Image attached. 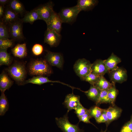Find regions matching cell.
Returning a JSON list of instances; mask_svg holds the SVG:
<instances>
[{
  "mask_svg": "<svg viewBox=\"0 0 132 132\" xmlns=\"http://www.w3.org/2000/svg\"><path fill=\"white\" fill-rule=\"evenodd\" d=\"M92 64L86 59L83 58L77 60L73 66L74 70L77 75L82 80L91 73Z\"/></svg>",
  "mask_w": 132,
  "mask_h": 132,
  "instance_id": "cell-3",
  "label": "cell"
},
{
  "mask_svg": "<svg viewBox=\"0 0 132 132\" xmlns=\"http://www.w3.org/2000/svg\"><path fill=\"white\" fill-rule=\"evenodd\" d=\"M109 72L104 62V60L97 59L92 64L91 73L100 76H104L105 74L108 73Z\"/></svg>",
  "mask_w": 132,
  "mask_h": 132,
  "instance_id": "cell-13",
  "label": "cell"
},
{
  "mask_svg": "<svg viewBox=\"0 0 132 132\" xmlns=\"http://www.w3.org/2000/svg\"><path fill=\"white\" fill-rule=\"evenodd\" d=\"M108 90H101L99 97L95 102L97 105L101 104L109 103L108 94Z\"/></svg>",
  "mask_w": 132,
  "mask_h": 132,
  "instance_id": "cell-29",
  "label": "cell"
},
{
  "mask_svg": "<svg viewBox=\"0 0 132 132\" xmlns=\"http://www.w3.org/2000/svg\"><path fill=\"white\" fill-rule=\"evenodd\" d=\"M96 121L98 123L105 122L106 124L107 123L108 121V119L106 115V109L100 116L96 120Z\"/></svg>",
  "mask_w": 132,
  "mask_h": 132,
  "instance_id": "cell-37",
  "label": "cell"
},
{
  "mask_svg": "<svg viewBox=\"0 0 132 132\" xmlns=\"http://www.w3.org/2000/svg\"><path fill=\"white\" fill-rule=\"evenodd\" d=\"M130 121L132 122V115L131 117V119Z\"/></svg>",
  "mask_w": 132,
  "mask_h": 132,
  "instance_id": "cell-41",
  "label": "cell"
},
{
  "mask_svg": "<svg viewBox=\"0 0 132 132\" xmlns=\"http://www.w3.org/2000/svg\"><path fill=\"white\" fill-rule=\"evenodd\" d=\"M18 15L9 6L5 10L2 22L5 23L10 24L18 20Z\"/></svg>",
  "mask_w": 132,
  "mask_h": 132,
  "instance_id": "cell-18",
  "label": "cell"
},
{
  "mask_svg": "<svg viewBox=\"0 0 132 132\" xmlns=\"http://www.w3.org/2000/svg\"><path fill=\"white\" fill-rule=\"evenodd\" d=\"M9 6L18 14L22 13L24 11V8L22 4L18 0L10 1Z\"/></svg>",
  "mask_w": 132,
  "mask_h": 132,
  "instance_id": "cell-25",
  "label": "cell"
},
{
  "mask_svg": "<svg viewBox=\"0 0 132 132\" xmlns=\"http://www.w3.org/2000/svg\"><path fill=\"white\" fill-rule=\"evenodd\" d=\"M61 39L60 34L55 31L47 29L44 35V42L51 47H55L59 44Z\"/></svg>",
  "mask_w": 132,
  "mask_h": 132,
  "instance_id": "cell-11",
  "label": "cell"
},
{
  "mask_svg": "<svg viewBox=\"0 0 132 132\" xmlns=\"http://www.w3.org/2000/svg\"><path fill=\"white\" fill-rule=\"evenodd\" d=\"M100 91L95 85H91L89 89L84 92L88 98L95 102L99 97Z\"/></svg>",
  "mask_w": 132,
  "mask_h": 132,
  "instance_id": "cell-23",
  "label": "cell"
},
{
  "mask_svg": "<svg viewBox=\"0 0 132 132\" xmlns=\"http://www.w3.org/2000/svg\"><path fill=\"white\" fill-rule=\"evenodd\" d=\"M10 1L8 0H0V4L4 6L5 5L9 2Z\"/></svg>",
  "mask_w": 132,
  "mask_h": 132,
  "instance_id": "cell-39",
  "label": "cell"
},
{
  "mask_svg": "<svg viewBox=\"0 0 132 132\" xmlns=\"http://www.w3.org/2000/svg\"><path fill=\"white\" fill-rule=\"evenodd\" d=\"M106 111L108 119V121L106 124L107 127L111 122L117 119L120 116L122 110L121 108L114 105L106 109Z\"/></svg>",
  "mask_w": 132,
  "mask_h": 132,
  "instance_id": "cell-14",
  "label": "cell"
},
{
  "mask_svg": "<svg viewBox=\"0 0 132 132\" xmlns=\"http://www.w3.org/2000/svg\"><path fill=\"white\" fill-rule=\"evenodd\" d=\"M7 49L0 48V65H9L12 62V58L7 51Z\"/></svg>",
  "mask_w": 132,
  "mask_h": 132,
  "instance_id": "cell-24",
  "label": "cell"
},
{
  "mask_svg": "<svg viewBox=\"0 0 132 132\" xmlns=\"http://www.w3.org/2000/svg\"><path fill=\"white\" fill-rule=\"evenodd\" d=\"M100 132H107V130H105L103 131L102 130H101Z\"/></svg>",
  "mask_w": 132,
  "mask_h": 132,
  "instance_id": "cell-40",
  "label": "cell"
},
{
  "mask_svg": "<svg viewBox=\"0 0 132 132\" xmlns=\"http://www.w3.org/2000/svg\"><path fill=\"white\" fill-rule=\"evenodd\" d=\"M40 20L36 9L27 13L21 21L23 22L29 23L32 24L36 21Z\"/></svg>",
  "mask_w": 132,
  "mask_h": 132,
  "instance_id": "cell-21",
  "label": "cell"
},
{
  "mask_svg": "<svg viewBox=\"0 0 132 132\" xmlns=\"http://www.w3.org/2000/svg\"><path fill=\"white\" fill-rule=\"evenodd\" d=\"M104 61L107 68L110 71L118 68L117 65L121 62V60L112 53L107 59L104 60Z\"/></svg>",
  "mask_w": 132,
  "mask_h": 132,
  "instance_id": "cell-16",
  "label": "cell"
},
{
  "mask_svg": "<svg viewBox=\"0 0 132 132\" xmlns=\"http://www.w3.org/2000/svg\"><path fill=\"white\" fill-rule=\"evenodd\" d=\"M97 0H78L77 5L80 11L91 10L98 3Z\"/></svg>",
  "mask_w": 132,
  "mask_h": 132,
  "instance_id": "cell-15",
  "label": "cell"
},
{
  "mask_svg": "<svg viewBox=\"0 0 132 132\" xmlns=\"http://www.w3.org/2000/svg\"><path fill=\"white\" fill-rule=\"evenodd\" d=\"M28 70L30 75L34 76H47L52 72L50 65L45 60L37 59L30 63Z\"/></svg>",
  "mask_w": 132,
  "mask_h": 132,
  "instance_id": "cell-1",
  "label": "cell"
},
{
  "mask_svg": "<svg viewBox=\"0 0 132 132\" xmlns=\"http://www.w3.org/2000/svg\"><path fill=\"white\" fill-rule=\"evenodd\" d=\"M100 76L99 75L91 73L86 77L84 81L89 82L91 85H95L99 79Z\"/></svg>",
  "mask_w": 132,
  "mask_h": 132,
  "instance_id": "cell-31",
  "label": "cell"
},
{
  "mask_svg": "<svg viewBox=\"0 0 132 132\" xmlns=\"http://www.w3.org/2000/svg\"><path fill=\"white\" fill-rule=\"evenodd\" d=\"M114 85L115 83L109 82L104 76H100L99 79L95 85L100 90H108Z\"/></svg>",
  "mask_w": 132,
  "mask_h": 132,
  "instance_id": "cell-22",
  "label": "cell"
},
{
  "mask_svg": "<svg viewBox=\"0 0 132 132\" xmlns=\"http://www.w3.org/2000/svg\"><path fill=\"white\" fill-rule=\"evenodd\" d=\"M53 6L52 2L50 1L36 8L40 20L47 22L54 11Z\"/></svg>",
  "mask_w": 132,
  "mask_h": 132,
  "instance_id": "cell-9",
  "label": "cell"
},
{
  "mask_svg": "<svg viewBox=\"0 0 132 132\" xmlns=\"http://www.w3.org/2000/svg\"><path fill=\"white\" fill-rule=\"evenodd\" d=\"M81 11L77 5L62 9L58 13L63 23H71L76 20Z\"/></svg>",
  "mask_w": 132,
  "mask_h": 132,
  "instance_id": "cell-5",
  "label": "cell"
},
{
  "mask_svg": "<svg viewBox=\"0 0 132 132\" xmlns=\"http://www.w3.org/2000/svg\"><path fill=\"white\" fill-rule=\"evenodd\" d=\"M9 31L5 23L2 21L0 22V39L9 38L10 37Z\"/></svg>",
  "mask_w": 132,
  "mask_h": 132,
  "instance_id": "cell-30",
  "label": "cell"
},
{
  "mask_svg": "<svg viewBox=\"0 0 132 132\" xmlns=\"http://www.w3.org/2000/svg\"><path fill=\"white\" fill-rule=\"evenodd\" d=\"M112 82L121 83L126 81L127 79V72L124 68L119 67L110 71L108 73Z\"/></svg>",
  "mask_w": 132,
  "mask_h": 132,
  "instance_id": "cell-8",
  "label": "cell"
},
{
  "mask_svg": "<svg viewBox=\"0 0 132 132\" xmlns=\"http://www.w3.org/2000/svg\"><path fill=\"white\" fill-rule=\"evenodd\" d=\"M5 12L4 6L0 5V17L1 18L3 17Z\"/></svg>",
  "mask_w": 132,
  "mask_h": 132,
  "instance_id": "cell-38",
  "label": "cell"
},
{
  "mask_svg": "<svg viewBox=\"0 0 132 132\" xmlns=\"http://www.w3.org/2000/svg\"><path fill=\"white\" fill-rule=\"evenodd\" d=\"M22 23L21 20L18 19L10 24L9 31L10 34L14 40H21L24 39Z\"/></svg>",
  "mask_w": 132,
  "mask_h": 132,
  "instance_id": "cell-6",
  "label": "cell"
},
{
  "mask_svg": "<svg viewBox=\"0 0 132 132\" xmlns=\"http://www.w3.org/2000/svg\"><path fill=\"white\" fill-rule=\"evenodd\" d=\"M43 50V47L42 45L39 44H36L33 46L32 51L34 55L38 56L42 53Z\"/></svg>",
  "mask_w": 132,
  "mask_h": 132,
  "instance_id": "cell-34",
  "label": "cell"
},
{
  "mask_svg": "<svg viewBox=\"0 0 132 132\" xmlns=\"http://www.w3.org/2000/svg\"><path fill=\"white\" fill-rule=\"evenodd\" d=\"M118 93V90L116 88L115 85L108 89V96L109 103L112 105H114V102Z\"/></svg>",
  "mask_w": 132,
  "mask_h": 132,
  "instance_id": "cell-27",
  "label": "cell"
},
{
  "mask_svg": "<svg viewBox=\"0 0 132 132\" xmlns=\"http://www.w3.org/2000/svg\"><path fill=\"white\" fill-rule=\"evenodd\" d=\"M49 82L60 83L63 84L62 83L60 82L59 81L50 80L47 77L42 76H34L32 78L25 81L24 83V85L30 83L41 85L45 83Z\"/></svg>",
  "mask_w": 132,
  "mask_h": 132,
  "instance_id": "cell-19",
  "label": "cell"
},
{
  "mask_svg": "<svg viewBox=\"0 0 132 132\" xmlns=\"http://www.w3.org/2000/svg\"><path fill=\"white\" fill-rule=\"evenodd\" d=\"M92 118L90 115L89 112L83 115L78 118L79 121H82L87 123H90L95 126L92 123L90 122L89 120Z\"/></svg>",
  "mask_w": 132,
  "mask_h": 132,
  "instance_id": "cell-35",
  "label": "cell"
},
{
  "mask_svg": "<svg viewBox=\"0 0 132 132\" xmlns=\"http://www.w3.org/2000/svg\"><path fill=\"white\" fill-rule=\"evenodd\" d=\"M80 97L74 94L73 93L67 95L63 104L67 109L68 112L73 110H75L81 104L80 102Z\"/></svg>",
  "mask_w": 132,
  "mask_h": 132,
  "instance_id": "cell-12",
  "label": "cell"
},
{
  "mask_svg": "<svg viewBox=\"0 0 132 132\" xmlns=\"http://www.w3.org/2000/svg\"><path fill=\"white\" fill-rule=\"evenodd\" d=\"M11 51L15 56L20 58H23L26 56L27 54L26 44H18L11 49Z\"/></svg>",
  "mask_w": 132,
  "mask_h": 132,
  "instance_id": "cell-20",
  "label": "cell"
},
{
  "mask_svg": "<svg viewBox=\"0 0 132 132\" xmlns=\"http://www.w3.org/2000/svg\"><path fill=\"white\" fill-rule=\"evenodd\" d=\"M13 40L9 38H4L0 39V48L7 49L12 47L14 44Z\"/></svg>",
  "mask_w": 132,
  "mask_h": 132,
  "instance_id": "cell-32",
  "label": "cell"
},
{
  "mask_svg": "<svg viewBox=\"0 0 132 132\" xmlns=\"http://www.w3.org/2000/svg\"><path fill=\"white\" fill-rule=\"evenodd\" d=\"M9 108V104L7 98L4 92H1L0 97V115H4Z\"/></svg>",
  "mask_w": 132,
  "mask_h": 132,
  "instance_id": "cell-26",
  "label": "cell"
},
{
  "mask_svg": "<svg viewBox=\"0 0 132 132\" xmlns=\"http://www.w3.org/2000/svg\"><path fill=\"white\" fill-rule=\"evenodd\" d=\"M120 132H132V122L130 121L126 123Z\"/></svg>",
  "mask_w": 132,
  "mask_h": 132,
  "instance_id": "cell-36",
  "label": "cell"
},
{
  "mask_svg": "<svg viewBox=\"0 0 132 132\" xmlns=\"http://www.w3.org/2000/svg\"><path fill=\"white\" fill-rule=\"evenodd\" d=\"M62 23L58 14L54 11L46 23L47 29L53 30L60 34Z\"/></svg>",
  "mask_w": 132,
  "mask_h": 132,
  "instance_id": "cell-7",
  "label": "cell"
},
{
  "mask_svg": "<svg viewBox=\"0 0 132 132\" xmlns=\"http://www.w3.org/2000/svg\"><path fill=\"white\" fill-rule=\"evenodd\" d=\"M9 74L18 85H24L26 71L25 66L22 64L15 63L7 70Z\"/></svg>",
  "mask_w": 132,
  "mask_h": 132,
  "instance_id": "cell-2",
  "label": "cell"
},
{
  "mask_svg": "<svg viewBox=\"0 0 132 132\" xmlns=\"http://www.w3.org/2000/svg\"><path fill=\"white\" fill-rule=\"evenodd\" d=\"M68 113L67 112L63 117L55 118L56 122L58 127L63 132H83V131L79 128L78 123L73 124L69 121Z\"/></svg>",
  "mask_w": 132,
  "mask_h": 132,
  "instance_id": "cell-4",
  "label": "cell"
},
{
  "mask_svg": "<svg viewBox=\"0 0 132 132\" xmlns=\"http://www.w3.org/2000/svg\"><path fill=\"white\" fill-rule=\"evenodd\" d=\"M45 59L50 65L59 68H62L63 64V58L60 53L47 51L45 56Z\"/></svg>",
  "mask_w": 132,
  "mask_h": 132,
  "instance_id": "cell-10",
  "label": "cell"
},
{
  "mask_svg": "<svg viewBox=\"0 0 132 132\" xmlns=\"http://www.w3.org/2000/svg\"><path fill=\"white\" fill-rule=\"evenodd\" d=\"M13 84V81L9 77L4 71L0 75V90L1 92H4L7 89H9Z\"/></svg>",
  "mask_w": 132,
  "mask_h": 132,
  "instance_id": "cell-17",
  "label": "cell"
},
{
  "mask_svg": "<svg viewBox=\"0 0 132 132\" xmlns=\"http://www.w3.org/2000/svg\"><path fill=\"white\" fill-rule=\"evenodd\" d=\"M88 112H89V109L84 108L81 104L75 110L74 112L78 118Z\"/></svg>",
  "mask_w": 132,
  "mask_h": 132,
  "instance_id": "cell-33",
  "label": "cell"
},
{
  "mask_svg": "<svg viewBox=\"0 0 132 132\" xmlns=\"http://www.w3.org/2000/svg\"><path fill=\"white\" fill-rule=\"evenodd\" d=\"M105 110L95 106L89 109V113L92 117L94 118L96 120L100 116Z\"/></svg>",
  "mask_w": 132,
  "mask_h": 132,
  "instance_id": "cell-28",
  "label": "cell"
}]
</instances>
